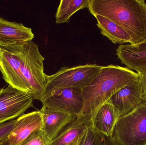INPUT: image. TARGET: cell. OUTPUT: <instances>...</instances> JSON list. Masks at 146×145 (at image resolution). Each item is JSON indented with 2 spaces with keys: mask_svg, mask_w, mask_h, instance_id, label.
Returning <instances> with one entry per match:
<instances>
[{
  "mask_svg": "<svg viewBox=\"0 0 146 145\" xmlns=\"http://www.w3.org/2000/svg\"><path fill=\"white\" fill-rule=\"evenodd\" d=\"M139 78L137 72L127 67L110 65L102 66L92 81L82 89L84 104L81 117L89 127L101 107L121 89Z\"/></svg>",
  "mask_w": 146,
  "mask_h": 145,
  "instance_id": "obj_1",
  "label": "cell"
},
{
  "mask_svg": "<svg viewBox=\"0 0 146 145\" xmlns=\"http://www.w3.org/2000/svg\"><path fill=\"white\" fill-rule=\"evenodd\" d=\"M88 10L93 16L110 20L128 34L131 44L146 40V3L144 0H90Z\"/></svg>",
  "mask_w": 146,
  "mask_h": 145,
  "instance_id": "obj_2",
  "label": "cell"
},
{
  "mask_svg": "<svg viewBox=\"0 0 146 145\" xmlns=\"http://www.w3.org/2000/svg\"><path fill=\"white\" fill-rule=\"evenodd\" d=\"M21 63V71L34 100L41 101L46 82L44 70V58L38 46L32 41L16 44Z\"/></svg>",
  "mask_w": 146,
  "mask_h": 145,
  "instance_id": "obj_3",
  "label": "cell"
},
{
  "mask_svg": "<svg viewBox=\"0 0 146 145\" xmlns=\"http://www.w3.org/2000/svg\"><path fill=\"white\" fill-rule=\"evenodd\" d=\"M102 66L87 64L72 67H62L53 75H46V82L41 102L54 93L69 88L82 89L97 75Z\"/></svg>",
  "mask_w": 146,
  "mask_h": 145,
  "instance_id": "obj_4",
  "label": "cell"
},
{
  "mask_svg": "<svg viewBox=\"0 0 146 145\" xmlns=\"http://www.w3.org/2000/svg\"><path fill=\"white\" fill-rule=\"evenodd\" d=\"M112 137L117 145H146V104L120 117Z\"/></svg>",
  "mask_w": 146,
  "mask_h": 145,
  "instance_id": "obj_5",
  "label": "cell"
},
{
  "mask_svg": "<svg viewBox=\"0 0 146 145\" xmlns=\"http://www.w3.org/2000/svg\"><path fill=\"white\" fill-rule=\"evenodd\" d=\"M31 95L8 85L0 89V124L23 115L34 107Z\"/></svg>",
  "mask_w": 146,
  "mask_h": 145,
  "instance_id": "obj_6",
  "label": "cell"
},
{
  "mask_svg": "<svg viewBox=\"0 0 146 145\" xmlns=\"http://www.w3.org/2000/svg\"><path fill=\"white\" fill-rule=\"evenodd\" d=\"M0 72L4 81L14 88L30 95L21 71V63L16 45L0 47Z\"/></svg>",
  "mask_w": 146,
  "mask_h": 145,
  "instance_id": "obj_7",
  "label": "cell"
},
{
  "mask_svg": "<svg viewBox=\"0 0 146 145\" xmlns=\"http://www.w3.org/2000/svg\"><path fill=\"white\" fill-rule=\"evenodd\" d=\"M42 103V106L64 112L77 118L81 115L84 101L82 89L69 88L56 91Z\"/></svg>",
  "mask_w": 146,
  "mask_h": 145,
  "instance_id": "obj_8",
  "label": "cell"
},
{
  "mask_svg": "<svg viewBox=\"0 0 146 145\" xmlns=\"http://www.w3.org/2000/svg\"><path fill=\"white\" fill-rule=\"evenodd\" d=\"M107 101L114 106L120 117L128 114L141 105L146 104L139 78L121 89Z\"/></svg>",
  "mask_w": 146,
  "mask_h": 145,
  "instance_id": "obj_9",
  "label": "cell"
},
{
  "mask_svg": "<svg viewBox=\"0 0 146 145\" xmlns=\"http://www.w3.org/2000/svg\"><path fill=\"white\" fill-rule=\"evenodd\" d=\"M42 118V132L49 144L62 130L76 119L66 112L42 106L40 110Z\"/></svg>",
  "mask_w": 146,
  "mask_h": 145,
  "instance_id": "obj_10",
  "label": "cell"
},
{
  "mask_svg": "<svg viewBox=\"0 0 146 145\" xmlns=\"http://www.w3.org/2000/svg\"><path fill=\"white\" fill-rule=\"evenodd\" d=\"M42 118L41 112L23 114L16 119L13 129L8 137L10 145H20L32 134L41 131Z\"/></svg>",
  "mask_w": 146,
  "mask_h": 145,
  "instance_id": "obj_11",
  "label": "cell"
},
{
  "mask_svg": "<svg viewBox=\"0 0 146 145\" xmlns=\"http://www.w3.org/2000/svg\"><path fill=\"white\" fill-rule=\"evenodd\" d=\"M116 54L127 68L138 74L146 71V40L135 44H121Z\"/></svg>",
  "mask_w": 146,
  "mask_h": 145,
  "instance_id": "obj_12",
  "label": "cell"
},
{
  "mask_svg": "<svg viewBox=\"0 0 146 145\" xmlns=\"http://www.w3.org/2000/svg\"><path fill=\"white\" fill-rule=\"evenodd\" d=\"M34 35L31 28L0 17V47H7L32 41Z\"/></svg>",
  "mask_w": 146,
  "mask_h": 145,
  "instance_id": "obj_13",
  "label": "cell"
},
{
  "mask_svg": "<svg viewBox=\"0 0 146 145\" xmlns=\"http://www.w3.org/2000/svg\"><path fill=\"white\" fill-rule=\"evenodd\" d=\"M120 117L114 106L106 101L97 112L93 121V128L106 137H112L115 126Z\"/></svg>",
  "mask_w": 146,
  "mask_h": 145,
  "instance_id": "obj_14",
  "label": "cell"
},
{
  "mask_svg": "<svg viewBox=\"0 0 146 145\" xmlns=\"http://www.w3.org/2000/svg\"><path fill=\"white\" fill-rule=\"evenodd\" d=\"M94 17L101 34L113 43L122 44L129 43L131 44V39L129 35L120 26L101 15H96Z\"/></svg>",
  "mask_w": 146,
  "mask_h": 145,
  "instance_id": "obj_15",
  "label": "cell"
},
{
  "mask_svg": "<svg viewBox=\"0 0 146 145\" xmlns=\"http://www.w3.org/2000/svg\"><path fill=\"white\" fill-rule=\"evenodd\" d=\"M90 127L81 117L68 125L49 145H69L77 141Z\"/></svg>",
  "mask_w": 146,
  "mask_h": 145,
  "instance_id": "obj_16",
  "label": "cell"
},
{
  "mask_svg": "<svg viewBox=\"0 0 146 145\" xmlns=\"http://www.w3.org/2000/svg\"><path fill=\"white\" fill-rule=\"evenodd\" d=\"M89 2L90 0H62L56 14V23H68L76 12L88 7Z\"/></svg>",
  "mask_w": 146,
  "mask_h": 145,
  "instance_id": "obj_17",
  "label": "cell"
},
{
  "mask_svg": "<svg viewBox=\"0 0 146 145\" xmlns=\"http://www.w3.org/2000/svg\"><path fill=\"white\" fill-rule=\"evenodd\" d=\"M105 136L95 130L92 127H88L78 145H103Z\"/></svg>",
  "mask_w": 146,
  "mask_h": 145,
  "instance_id": "obj_18",
  "label": "cell"
},
{
  "mask_svg": "<svg viewBox=\"0 0 146 145\" xmlns=\"http://www.w3.org/2000/svg\"><path fill=\"white\" fill-rule=\"evenodd\" d=\"M42 131L35 132L29 136L20 145H49Z\"/></svg>",
  "mask_w": 146,
  "mask_h": 145,
  "instance_id": "obj_19",
  "label": "cell"
},
{
  "mask_svg": "<svg viewBox=\"0 0 146 145\" xmlns=\"http://www.w3.org/2000/svg\"><path fill=\"white\" fill-rule=\"evenodd\" d=\"M16 120H12L0 124V141L8 138L13 129Z\"/></svg>",
  "mask_w": 146,
  "mask_h": 145,
  "instance_id": "obj_20",
  "label": "cell"
},
{
  "mask_svg": "<svg viewBox=\"0 0 146 145\" xmlns=\"http://www.w3.org/2000/svg\"><path fill=\"white\" fill-rule=\"evenodd\" d=\"M138 74L139 80L142 89L143 98L146 104V71Z\"/></svg>",
  "mask_w": 146,
  "mask_h": 145,
  "instance_id": "obj_21",
  "label": "cell"
},
{
  "mask_svg": "<svg viewBox=\"0 0 146 145\" xmlns=\"http://www.w3.org/2000/svg\"><path fill=\"white\" fill-rule=\"evenodd\" d=\"M103 145H117L113 137H107L105 136Z\"/></svg>",
  "mask_w": 146,
  "mask_h": 145,
  "instance_id": "obj_22",
  "label": "cell"
},
{
  "mask_svg": "<svg viewBox=\"0 0 146 145\" xmlns=\"http://www.w3.org/2000/svg\"><path fill=\"white\" fill-rule=\"evenodd\" d=\"M0 145H10L8 138L0 141Z\"/></svg>",
  "mask_w": 146,
  "mask_h": 145,
  "instance_id": "obj_23",
  "label": "cell"
},
{
  "mask_svg": "<svg viewBox=\"0 0 146 145\" xmlns=\"http://www.w3.org/2000/svg\"><path fill=\"white\" fill-rule=\"evenodd\" d=\"M83 136V135H82ZM82 136L77 141H75V142H74V143H72V144H71L69 145H79V143H80V141L81 139L82 138Z\"/></svg>",
  "mask_w": 146,
  "mask_h": 145,
  "instance_id": "obj_24",
  "label": "cell"
}]
</instances>
